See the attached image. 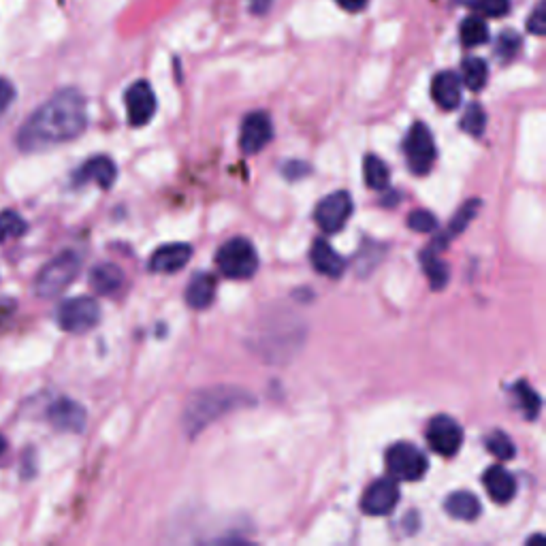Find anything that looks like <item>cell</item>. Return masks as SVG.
Here are the masks:
<instances>
[{"mask_svg":"<svg viewBox=\"0 0 546 546\" xmlns=\"http://www.w3.org/2000/svg\"><path fill=\"white\" fill-rule=\"evenodd\" d=\"M88 111L82 92L73 88L56 92L32 114L18 133L22 152H41L77 139L86 131Z\"/></svg>","mask_w":546,"mask_h":546,"instance_id":"cell-1","label":"cell"},{"mask_svg":"<svg viewBox=\"0 0 546 546\" xmlns=\"http://www.w3.org/2000/svg\"><path fill=\"white\" fill-rule=\"evenodd\" d=\"M252 401L254 399L246 391L233 389V387H216V389L199 391L188 401L186 412H184L186 433L188 436H197L201 429L220 419L222 414H227L244 404H252Z\"/></svg>","mask_w":546,"mask_h":546,"instance_id":"cell-2","label":"cell"},{"mask_svg":"<svg viewBox=\"0 0 546 546\" xmlns=\"http://www.w3.org/2000/svg\"><path fill=\"white\" fill-rule=\"evenodd\" d=\"M82 269V259L77 252H62L54 261L47 263L35 280V293L43 299H52L60 295Z\"/></svg>","mask_w":546,"mask_h":546,"instance_id":"cell-3","label":"cell"},{"mask_svg":"<svg viewBox=\"0 0 546 546\" xmlns=\"http://www.w3.org/2000/svg\"><path fill=\"white\" fill-rule=\"evenodd\" d=\"M216 265L222 276L231 280H248L259 269V256L244 237H233L216 254Z\"/></svg>","mask_w":546,"mask_h":546,"instance_id":"cell-4","label":"cell"},{"mask_svg":"<svg viewBox=\"0 0 546 546\" xmlns=\"http://www.w3.org/2000/svg\"><path fill=\"white\" fill-rule=\"evenodd\" d=\"M56 320L62 331L86 333L99 325L101 308L92 297H73L60 305Z\"/></svg>","mask_w":546,"mask_h":546,"instance_id":"cell-5","label":"cell"},{"mask_svg":"<svg viewBox=\"0 0 546 546\" xmlns=\"http://www.w3.org/2000/svg\"><path fill=\"white\" fill-rule=\"evenodd\" d=\"M404 152L412 173L427 175L431 171L433 163H436V143H433L431 131L425 124L416 122L410 128L404 141Z\"/></svg>","mask_w":546,"mask_h":546,"instance_id":"cell-6","label":"cell"},{"mask_svg":"<svg viewBox=\"0 0 546 546\" xmlns=\"http://www.w3.org/2000/svg\"><path fill=\"white\" fill-rule=\"evenodd\" d=\"M387 470L395 480H421L427 472V459L414 444L397 442L387 451Z\"/></svg>","mask_w":546,"mask_h":546,"instance_id":"cell-7","label":"cell"},{"mask_svg":"<svg viewBox=\"0 0 546 546\" xmlns=\"http://www.w3.org/2000/svg\"><path fill=\"white\" fill-rule=\"evenodd\" d=\"M427 442L442 457H455L463 442V429L451 416H436L427 425Z\"/></svg>","mask_w":546,"mask_h":546,"instance_id":"cell-8","label":"cell"},{"mask_svg":"<svg viewBox=\"0 0 546 546\" xmlns=\"http://www.w3.org/2000/svg\"><path fill=\"white\" fill-rule=\"evenodd\" d=\"M352 214V199L348 192L340 190L333 192V195L325 197L316 207V222L318 227L325 233H337L344 229V224L348 222Z\"/></svg>","mask_w":546,"mask_h":546,"instance_id":"cell-9","label":"cell"},{"mask_svg":"<svg viewBox=\"0 0 546 546\" xmlns=\"http://www.w3.org/2000/svg\"><path fill=\"white\" fill-rule=\"evenodd\" d=\"M399 502V487L395 478H382L369 487L361 500V508L365 515L384 517L397 506Z\"/></svg>","mask_w":546,"mask_h":546,"instance_id":"cell-10","label":"cell"},{"mask_svg":"<svg viewBox=\"0 0 546 546\" xmlns=\"http://www.w3.org/2000/svg\"><path fill=\"white\" fill-rule=\"evenodd\" d=\"M273 139V124L265 111H254L246 116L242 124V137H239V146L246 154H259L269 146Z\"/></svg>","mask_w":546,"mask_h":546,"instance_id":"cell-11","label":"cell"},{"mask_svg":"<svg viewBox=\"0 0 546 546\" xmlns=\"http://www.w3.org/2000/svg\"><path fill=\"white\" fill-rule=\"evenodd\" d=\"M47 419H50L52 427L64 433H82L86 429V410L84 406H79L77 401L62 397L50 406L47 410Z\"/></svg>","mask_w":546,"mask_h":546,"instance_id":"cell-12","label":"cell"},{"mask_svg":"<svg viewBox=\"0 0 546 546\" xmlns=\"http://www.w3.org/2000/svg\"><path fill=\"white\" fill-rule=\"evenodd\" d=\"M126 111L128 122L133 126H143L156 114V94L148 82H137L126 92Z\"/></svg>","mask_w":546,"mask_h":546,"instance_id":"cell-13","label":"cell"},{"mask_svg":"<svg viewBox=\"0 0 546 546\" xmlns=\"http://www.w3.org/2000/svg\"><path fill=\"white\" fill-rule=\"evenodd\" d=\"M118 178V169L116 163L107 156H94L90 158L86 165L77 169L73 182L75 184H88L96 182L101 188H111Z\"/></svg>","mask_w":546,"mask_h":546,"instance_id":"cell-14","label":"cell"},{"mask_svg":"<svg viewBox=\"0 0 546 546\" xmlns=\"http://www.w3.org/2000/svg\"><path fill=\"white\" fill-rule=\"evenodd\" d=\"M483 485L489 493V497L497 504H508L517 493V480L502 465H493L485 472Z\"/></svg>","mask_w":546,"mask_h":546,"instance_id":"cell-15","label":"cell"},{"mask_svg":"<svg viewBox=\"0 0 546 546\" xmlns=\"http://www.w3.org/2000/svg\"><path fill=\"white\" fill-rule=\"evenodd\" d=\"M431 96L433 101L438 103V107H442L444 111L457 109L461 105V79L451 71L438 73L436 77H433Z\"/></svg>","mask_w":546,"mask_h":546,"instance_id":"cell-16","label":"cell"},{"mask_svg":"<svg viewBox=\"0 0 546 546\" xmlns=\"http://www.w3.org/2000/svg\"><path fill=\"white\" fill-rule=\"evenodd\" d=\"M190 256H192V248L188 244H169V246L158 248L150 256V269L156 273L180 271L182 267H186Z\"/></svg>","mask_w":546,"mask_h":546,"instance_id":"cell-17","label":"cell"},{"mask_svg":"<svg viewBox=\"0 0 546 546\" xmlns=\"http://www.w3.org/2000/svg\"><path fill=\"white\" fill-rule=\"evenodd\" d=\"M312 265L318 273L327 278H342L344 276V259L337 254L327 239H316L312 246Z\"/></svg>","mask_w":546,"mask_h":546,"instance_id":"cell-18","label":"cell"},{"mask_svg":"<svg viewBox=\"0 0 546 546\" xmlns=\"http://www.w3.org/2000/svg\"><path fill=\"white\" fill-rule=\"evenodd\" d=\"M214 297H216V278L210 276V273H197L186 288V301L190 308L195 310L210 308Z\"/></svg>","mask_w":546,"mask_h":546,"instance_id":"cell-19","label":"cell"},{"mask_svg":"<svg viewBox=\"0 0 546 546\" xmlns=\"http://www.w3.org/2000/svg\"><path fill=\"white\" fill-rule=\"evenodd\" d=\"M90 284L99 295H114L124 284V273L114 263H101L92 269Z\"/></svg>","mask_w":546,"mask_h":546,"instance_id":"cell-20","label":"cell"},{"mask_svg":"<svg viewBox=\"0 0 546 546\" xmlns=\"http://www.w3.org/2000/svg\"><path fill=\"white\" fill-rule=\"evenodd\" d=\"M478 207H480V201H468V203H465V205L461 207V210L455 214V218L451 220V224H448L446 233H442V235L436 239V242H433V246L427 248V250H431V252H440V250H444L448 244H451V239H453L455 235H459L461 231L468 229L470 220L478 214Z\"/></svg>","mask_w":546,"mask_h":546,"instance_id":"cell-21","label":"cell"},{"mask_svg":"<svg viewBox=\"0 0 546 546\" xmlns=\"http://www.w3.org/2000/svg\"><path fill=\"white\" fill-rule=\"evenodd\" d=\"M446 512L457 521H474L480 515V502L470 491H455L444 504Z\"/></svg>","mask_w":546,"mask_h":546,"instance_id":"cell-22","label":"cell"},{"mask_svg":"<svg viewBox=\"0 0 546 546\" xmlns=\"http://www.w3.org/2000/svg\"><path fill=\"white\" fill-rule=\"evenodd\" d=\"M461 79L472 92L483 90L489 79V67L483 58H465L461 64Z\"/></svg>","mask_w":546,"mask_h":546,"instance_id":"cell-23","label":"cell"},{"mask_svg":"<svg viewBox=\"0 0 546 546\" xmlns=\"http://www.w3.org/2000/svg\"><path fill=\"white\" fill-rule=\"evenodd\" d=\"M459 37L465 47L485 45L489 41V26L483 18H478V15H470V18H465L461 22Z\"/></svg>","mask_w":546,"mask_h":546,"instance_id":"cell-24","label":"cell"},{"mask_svg":"<svg viewBox=\"0 0 546 546\" xmlns=\"http://www.w3.org/2000/svg\"><path fill=\"white\" fill-rule=\"evenodd\" d=\"M421 263H423V269L427 273L433 291H440V288H444L448 284V265L442 259H438L436 252L423 250Z\"/></svg>","mask_w":546,"mask_h":546,"instance_id":"cell-25","label":"cell"},{"mask_svg":"<svg viewBox=\"0 0 546 546\" xmlns=\"http://www.w3.org/2000/svg\"><path fill=\"white\" fill-rule=\"evenodd\" d=\"M512 393H515L517 401H519V408L523 410V416L527 421H536L538 414H540V408H542V399L540 395L529 387L527 382H517L515 389H512Z\"/></svg>","mask_w":546,"mask_h":546,"instance_id":"cell-26","label":"cell"},{"mask_svg":"<svg viewBox=\"0 0 546 546\" xmlns=\"http://www.w3.org/2000/svg\"><path fill=\"white\" fill-rule=\"evenodd\" d=\"M365 182L372 190L389 188V167L376 154H369L365 158Z\"/></svg>","mask_w":546,"mask_h":546,"instance_id":"cell-27","label":"cell"},{"mask_svg":"<svg viewBox=\"0 0 546 546\" xmlns=\"http://www.w3.org/2000/svg\"><path fill=\"white\" fill-rule=\"evenodd\" d=\"M26 220L18 212H0V244L9 242V239L22 237L26 233Z\"/></svg>","mask_w":546,"mask_h":546,"instance_id":"cell-28","label":"cell"},{"mask_svg":"<svg viewBox=\"0 0 546 546\" xmlns=\"http://www.w3.org/2000/svg\"><path fill=\"white\" fill-rule=\"evenodd\" d=\"M487 126V114L478 103H472L461 120V128L472 137H483Z\"/></svg>","mask_w":546,"mask_h":546,"instance_id":"cell-29","label":"cell"},{"mask_svg":"<svg viewBox=\"0 0 546 546\" xmlns=\"http://www.w3.org/2000/svg\"><path fill=\"white\" fill-rule=\"evenodd\" d=\"M487 451H489L495 459L508 461V459L515 457L517 448H515V444H512V440L506 436L504 431H493L491 436L487 438Z\"/></svg>","mask_w":546,"mask_h":546,"instance_id":"cell-30","label":"cell"},{"mask_svg":"<svg viewBox=\"0 0 546 546\" xmlns=\"http://www.w3.org/2000/svg\"><path fill=\"white\" fill-rule=\"evenodd\" d=\"M468 5L487 18H504L510 11V0H468Z\"/></svg>","mask_w":546,"mask_h":546,"instance_id":"cell-31","label":"cell"},{"mask_svg":"<svg viewBox=\"0 0 546 546\" xmlns=\"http://www.w3.org/2000/svg\"><path fill=\"white\" fill-rule=\"evenodd\" d=\"M519 47H521L519 35H517V32H510L508 30V32H502L500 39H497L495 52H497V56H500L504 62H508V60H512V58L517 56Z\"/></svg>","mask_w":546,"mask_h":546,"instance_id":"cell-32","label":"cell"},{"mask_svg":"<svg viewBox=\"0 0 546 546\" xmlns=\"http://www.w3.org/2000/svg\"><path fill=\"white\" fill-rule=\"evenodd\" d=\"M408 227L416 233H429L438 227V220H436V216L425 212V210H416L408 216Z\"/></svg>","mask_w":546,"mask_h":546,"instance_id":"cell-33","label":"cell"},{"mask_svg":"<svg viewBox=\"0 0 546 546\" xmlns=\"http://www.w3.org/2000/svg\"><path fill=\"white\" fill-rule=\"evenodd\" d=\"M544 28H546V20H544V3H540V5L534 9L532 18L527 20V30L532 32V35L542 37V35H544Z\"/></svg>","mask_w":546,"mask_h":546,"instance_id":"cell-34","label":"cell"},{"mask_svg":"<svg viewBox=\"0 0 546 546\" xmlns=\"http://www.w3.org/2000/svg\"><path fill=\"white\" fill-rule=\"evenodd\" d=\"M13 99H15L13 84L9 82V79L0 77V114H5V111L11 107Z\"/></svg>","mask_w":546,"mask_h":546,"instance_id":"cell-35","label":"cell"},{"mask_svg":"<svg viewBox=\"0 0 546 546\" xmlns=\"http://www.w3.org/2000/svg\"><path fill=\"white\" fill-rule=\"evenodd\" d=\"M282 173H284L286 180H299V178H305V175L310 173V165L299 163V160H293V163H286L282 167Z\"/></svg>","mask_w":546,"mask_h":546,"instance_id":"cell-36","label":"cell"},{"mask_svg":"<svg viewBox=\"0 0 546 546\" xmlns=\"http://www.w3.org/2000/svg\"><path fill=\"white\" fill-rule=\"evenodd\" d=\"M335 3L340 5L342 9H346V11L357 13V11H363V9H365L367 0H335Z\"/></svg>","mask_w":546,"mask_h":546,"instance_id":"cell-37","label":"cell"},{"mask_svg":"<svg viewBox=\"0 0 546 546\" xmlns=\"http://www.w3.org/2000/svg\"><path fill=\"white\" fill-rule=\"evenodd\" d=\"M269 7H271V0H250V9H252V13L263 15V13H267Z\"/></svg>","mask_w":546,"mask_h":546,"instance_id":"cell-38","label":"cell"},{"mask_svg":"<svg viewBox=\"0 0 546 546\" xmlns=\"http://www.w3.org/2000/svg\"><path fill=\"white\" fill-rule=\"evenodd\" d=\"M5 451H7V440H5L3 433H0V455H3Z\"/></svg>","mask_w":546,"mask_h":546,"instance_id":"cell-39","label":"cell"}]
</instances>
